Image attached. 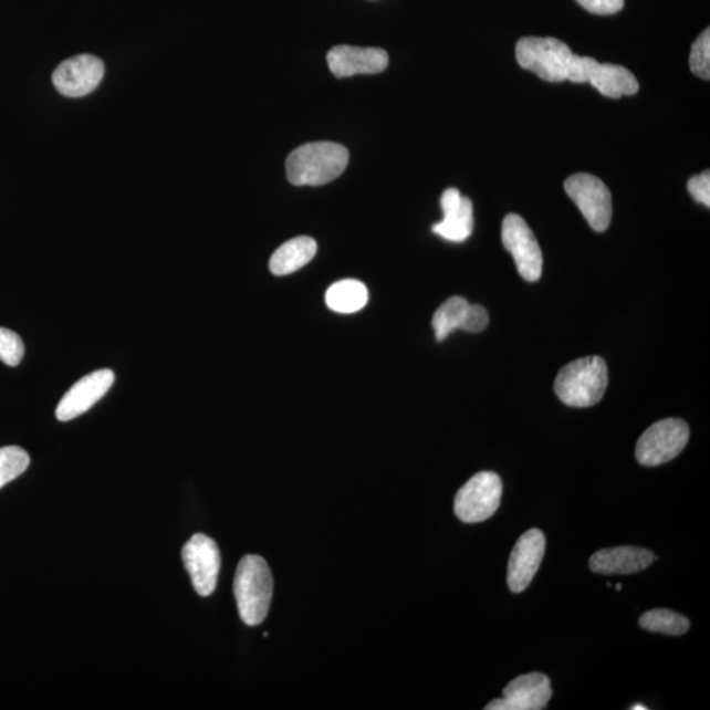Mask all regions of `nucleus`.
<instances>
[{"instance_id":"obj_8","label":"nucleus","mask_w":710,"mask_h":710,"mask_svg":"<svg viewBox=\"0 0 710 710\" xmlns=\"http://www.w3.org/2000/svg\"><path fill=\"white\" fill-rule=\"evenodd\" d=\"M565 190L594 231H607L612 220V195L602 179L577 173L566 180Z\"/></svg>"},{"instance_id":"obj_15","label":"nucleus","mask_w":710,"mask_h":710,"mask_svg":"<svg viewBox=\"0 0 710 710\" xmlns=\"http://www.w3.org/2000/svg\"><path fill=\"white\" fill-rule=\"evenodd\" d=\"M331 72L337 79L357 74H378L388 66V54L379 48L337 45L326 54Z\"/></svg>"},{"instance_id":"obj_1","label":"nucleus","mask_w":710,"mask_h":710,"mask_svg":"<svg viewBox=\"0 0 710 710\" xmlns=\"http://www.w3.org/2000/svg\"><path fill=\"white\" fill-rule=\"evenodd\" d=\"M349 164L345 146L331 142L309 143L292 150L285 161L294 186H323L337 179Z\"/></svg>"},{"instance_id":"obj_4","label":"nucleus","mask_w":710,"mask_h":710,"mask_svg":"<svg viewBox=\"0 0 710 710\" xmlns=\"http://www.w3.org/2000/svg\"><path fill=\"white\" fill-rule=\"evenodd\" d=\"M573 55L567 44L554 38H522L516 45L519 65L552 83L567 81Z\"/></svg>"},{"instance_id":"obj_3","label":"nucleus","mask_w":710,"mask_h":710,"mask_svg":"<svg viewBox=\"0 0 710 710\" xmlns=\"http://www.w3.org/2000/svg\"><path fill=\"white\" fill-rule=\"evenodd\" d=\"M608 382L607 362L591 355L563 367L556 375L554 389L566 406L587 408L603 399Z\"/></svg>"},{"instance_id":"obj_5","label":"nucleus","mask_w":710,"mask_h":710,"mask_svg":"<svg viewBox=\"0 0 710 710\" xmlns=\"http://www.w3.org/2000/svg\"><path fill=\"white\" fill-rule=\"evenodd\" d=\"M567 81L589 83L598 93L610 100L638 93V81L628 69L614 64H601L592 58L573 55L568 66Z\"/></svg>"},{"instance_id":"obj_20","label":"nucleus","mask_w":710,"mask_h":710,"mask_svg":"<svg viewBox=\"0 0 710 710\" xmlns=\"http://www.w3.org/2000/svg\"><path fill=\"white\" fill-rule=\"evenodd\" d=\"M470 303L461 296L450 297L435 313L431 325L436 332V340L443 341L457 330H462Z\"/></svg>"},{"instance_id":"obj_26","label":"nucleus","mask_w":710,"mask_h":710,"mask_svg":"<svg viewBox=\"0 0 710 710\" xmlns=\"http://www.w3.org/2000/svg\"><path fill=\"white\" fill-rule=\"evenodd\" d=\"M688 191L699 203L710 207V173H701L700 176L688 180Z\"/></svg>"},{"instance_id":"obj_2","label":"nucleus","mask_w":710,"mask_h":710,"mask_svg":"<svg viewBox=\"0 0 710 710\" xmlns=\"http://www.w3.org/2000/svg\"><path fill=\"white\" fill-rule=\"evenodd\" d=\"M273 575L260 555H247L237 566L233 591L243 623L257 626L267 618L273 598Z\"/></svg>"},{"instance_id":"obj_28","label":"nucleus","mask_w":710,"mask_h":710,"mask_svg":"<svg viewBox=\"0 0 710 710\" xmlns=\"http://www.w3.org/2000/svg\"><path fill=\"white\" fill-rule=\"evenodd\" d=\"M633 710H646L647 708L643 704H636L631 707Z\"/></svg>"},{"instance_id":"obj_29","label":"nucleus","mask_w":710,"mask_h":710,"mask_svg":"<svg viewBox=\"0 0 710 710\" xmlns=\"http://www.w3.org/2000/svg\"><path fill=\"white\" fill-rule=\"evenodd\" d=\"M623 589V584H617L616 591H622Z\"/></svg>"},{"instance_id":"obj_9","label":"nucleus","mask_w":710,"mask_h":710,"mask_svg":"<svg viewBox=\"0 0 710 710\" xmlns=\"http://www.w3.org/2000/svg\"><path fill=\"white\" fill-rule=\"evenodd\" d=\"M501 240L508 252L513 255L520 275L528 282H537L544 268V255L532 229L520 215L505 216Z\"/></svg>"},{"instance_id":"obj_10","label":"nucleus","mask_w":710,"mask_h":710,"mask_svg":"<svg viewBox=\"0 0 710 710\" xmlns=\"http://www.w3.org/2000/svg\"><path fill=\"white\" fill-rule=\"evenodd\" d=\"M182 558L195 591L203 597L212 595L221 566L216 542L205 534H195L184 546Z\"/></svg>"},{"instance_id":"obj_14","label":"nucleus","mask_w":710,"mask_h":710,"mask_svg":"<svg viewBox=\"0 0 710 710\" xmlns=\"http://www.w3.org/2000/svg\"><path fill=\"white\" fill-rule=\"evenodd\" d=\"M115 382V374L109 368H103L86 375L69 389L61 399L55 416L60 421H71L90 408H93L106 395Z\"/></svg>"},{"instance_id":"obj_23","label":"nucleus","mask_w":710,"mask_h":710,"mask_svg":"<svg viewBox=\"0 0 710 710\" xmlns=\"http://www.w3.org/2000/svg\"><path fill=\"white\" fill-rule=\"evenodd\" d=\"M691 72L700 79L709 81L710 79V30L707 28L698 40L695 41L689 58Z\"/></svg>"},{"instance_id":"obj_17","label":"nucleus","mask_w":710,"mask_h":710,"mask_svg":"<svg viewBox=\"0 0 710 710\" xmlns=\"http://www.w3.org/2000/svg\"><path fill=\"white\" fill-rule=\"evenodd\" d=\"M656 560L657 556L644 547H608L591 556L589 568L602 575H630L646 570Z\"/></svg>"},{"instance_id":"obj_16","label":"nucleus","mask_w":710,"mask_h":710,"mask_svg":"<svg viewBox=\"0 0 710 710\" xmlns=\"http://www.w3.org/2000/svg\"><path fill=\"white\" fill-rule=\"evenodd\" d=\"M443 220L431 228L436 234L451 242H463L473 231V208L469 198L462 197L457 189L442 194Z\"/></svg>"},{"instance_id":"obj_19","label":"nucleus","mask_w":710,"mask_h":710,"mask_svg":"<svg viewBox=\"0 0 710 710\" xmlns=\"http://www.w3.org/2000/svg\"><path fill=\"white\" fill-rule=\"evenodd\" d=\"M368 302V291L364 283L355 280H344L331 285L325 294V303L337 313H355L365 309Z\"/></svg>"},{"instance_id":"obj_13","label":"nucleus","mask_w":710,"mask_h":710,"mask_svg":"<svg viewBox=\"0 0 710 710\" xmlns=\"http://www.w3.org/2000/svg\"><path fill=\"white\" fill-rule=\"evenodd\" d=\"M104 75L103 62L95 55L81 54L69 59L55 69L53 83L59 93L81 97L100 86Z\"/></svg>"},{"instance_id":"obj_12","label":"nucleus","mask_w":710,"mask_h":710,"mask_svg":"<svg viewBox=\"0 0 710 710\" xmlns=\"http://www.w3.org/2000/svg\"><path fill=\"white\" fill-rule=\"evenodd\" d=\"M552 686L545 674L531 672L511 681L504 688L503 699H497L487 710H541L552 699Z\"/></svg>"},{"instance_id":"obj_24","label":"nucleus","mask_w":710,"mask_h":710,"mask_svg":"<svg viewBox=\"0 0 710 710\" xmlns=\"http://www.w3.org/2000/svg\"><path fill=\"white\" fill-rule=\"evenodd\" d=\"M24 357L23 340L10 330L0 328V361L7 366L15 367Z\"/></svg>"},{"instance_id":"obj_21","label":"nucleus","mask_w":710,"mask_h":710,"mask_svg":"<svg viewBox=\"0 0 710 710\" xmlns=\"http://www.w3.org/2000/svg\"><path fill=\"white\" fill-rule=\"evenodd\" d=\"M639 626L652 633L681 636L689 629V619L670 609H651L640 616Z\"/></svg>"},{"instance_id":"obj_18","label":"nucleus","mask_w":710,"mask_h":710,"mask_svg":"<svg viewBox=\"0 0 710 710\" xmlns=\"http://www.w3.org/2000/svg\"><path fill=\"white\" fill-rule=\"evenodd\" d=\"M317 243L307 236L295 237L278 248L271 255L269 268L278 276L289 275L301 270L316 255Z\"/></svg>"},{"instance_id":"obj_6","label":"nucleus","mask_w":710,"mask_h":710,"mask_svg":"<svg viewBox=\"0 0 710 710\" xmlns=\"http://www.w3.org/2000/svg\"><path fill=\"white\" fill-rule=\"evenodd\" d=\"M503 482L495 472L482 471L473 476L455 500L457 518L466 524L489 520L499 510Z\"/></svg>"},{"instance_id":"obj_25","label":"nucleus","mask_w":710,"mask_h":710,"mask_svg":"<svg viewBox=\"0 0 710 710\" xmlns=\"http://www.w3.org/2000/svg\"><path fill=\"white\" fill-rule=\"evenodd\" d=\"M489 312H487V310L482 307V305L470 304L462 330L471 333H480L483 332L487 326H489Z\"/></svg>"},{"instance_id":"obj_27","label":"nucleus","mask_w":710,"mask_h":710,"mask_svg":"<svg viewBox=\"0 0 710 710\" xmlns=\"http://www.w3.org/2000/svg\"><path fill=\"white\" fill-rule=\"evenodd\" d=\"M583 9L595 15H614L624 9V0H576Z\"/></svg>"},{"instance_id":"obj_22","label":"nucleus","mask_w":710,"mask_h":710,"mask_svg":"<svg viewBox=\"0 0 710 710\" xmlns=\"http://www.w3.org/2000/svg\"><path fill=\"white\" fill-rule=\"evenodd\" d=\"M30 462V456L22 448H0V489L22 476Z\"/></svg>"},{"instance_id":"obj_11","label":"nucleus","mask_w":710,"mask_h":710,"mask_svg":"<svg viewBox=\"0 0 710 710\" xmlns=\"http://www.w3.org/2000/svg\"><path fill=\"white\" fill-rule=\"evenodd\" d=\"M545 550V534L539 529H531L521 535L508 563V586L514 594L525 591L532 583L544 560Z\"/></svg>"},{"instance_id":"obj_7","label":"nucleus","mask_w":710,"mask_h":710,"mask_svg":"<svg viewBox=\"0 0 710 710\" xmlns=\"http://www.w3.org/2000/svg\"><path fill=\"white\" fill-rule=\"evenodd\" d=\"M689 427L680 419L660 420L640 436L636 457L644 466H659L672 461L685 450Z\"/></svg>"}]
</instances>
